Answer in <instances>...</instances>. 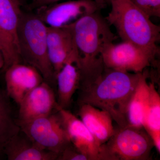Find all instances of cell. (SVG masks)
I'll use <instances>...</instances> for the list:
<instances>
[{
  "instance_id": "52a82bcc",
  "label": "cell",
  "mask_w": 160,
  "mask_h": 160,
  "mask_svg": "<svg viewBox=\"0 0 160 160\" xmlns=\"http://www.w3.org/2000/svg\"><path fill=\"white\" fill-rule=\"evenodd\" d=\"M22 12L18 0H0V49L5 62L4 72L12 65L22 62L18 36Z\"/></svg>"
},
{
  "instance_id": "7402d4cb",
  "label": "cell",
  "mask_w": 160,
  "mask_h": 160,
  "mask_svg": "<svg viewBox=\"0 0 160 160\" xmlns=\"http://www.w3.org/2000/svg\"><path fill=\"white\" fill-rule=\"evenodd\" d=\"M65 1L67 0H31L30 7L31 9L36 10L41 7Z\"/></svg>"
},
{
  "instance_id": "7a4b0ae2",
  "label": "cell",
  "mask_w": 160,
  "mask_h": 160,
  "mask_svg": "<svg viewBox=\"0 0 160 160\" xmlns=\"http://www.w3.org/2000/svg\"><path fill=\"white\" fill-rule=\"evenodd\" d=\"M99 11L86 15L68 26L77 57L80 83L91 82L102 73L105 67L102 58L103 49L116 38Z\"/></svg>"
},
{
  "instance_id": "9a60e30c",
  "label": "cell",
  "mask_w": 160,
  "mask_h": 160,
  "mask_svg": "<svg viewBox=\"0 0 160 160\" xmlns=\"http://www.w3.org/2000/svg\"><path fill=\"white\" fill-rule=\"evenodd\" d=\"M4 153L9 160H57L58 156L41 148L21 129L6 145Z\"/></svg>"
},
{
  "instance_id": "277c9868",
  "label": "cell",
  "mask_w": 160,
  "mask_h": 160,
  "mask_svg": "<svg viewBox=\"0 0 160 160\" xmlns=\"http://www.w3.org/2000/svg\"><path fill=\"white\" fill-rule=\"evenodd\" d=\"M47 32V26L36 14L22 12L18 36L22 60L37 69L52 86L56 82L48 55Z\"/></svg>"
},
{
  "instance_id": "ffe728a7",
  "label": "cell",
  "mask_w": 160,
  "mask_h": 160,
  "mask_svg": "<svg viewBox=\"0 0 160 160\" xmlns=\"http://www.w3.org/2000/svg\"><path fill=\"white\" fill-rule=\"evenodd\" d=\"M149 17H160V0H130Z\"/></svg>"
},
{
  "instance_id": "30bf717a",
  "label": "cell",
  "mask_w": 160,
  "mask_h": 160,
  "mask_svg": "<svg viewBox=\"0 0 160 160\" xmlns=\"http://www.w3.org/2000/svg\"><path fill=\"white\" fill-rule=\"evenodd\" d=\"M58 110L72 144L89 160H115L105 144L98 143L82 120L68 109L58 107Z\"/></svg>"
},
{
  "instance_id": "8992f818",
  "label": "cell",
  "mask_w": 160,
  "mask_h": 160,
  "mask_svg": "<svg viewBox=\"0 0 160 160\" xmlns=\"http://www.w3.org/2000/svg\"><path fill=\"white\" fill-rule=\"evenodd\" d=\"M115 160H146L154 147L151 137L143 128L118 127L105 144Z\"/></svg>"
},
{
  "instance_id": "ac0fdd59",
  "label": "cell",
  "mask_w": 160,
  "mask_h": 160,
  "mask_svg": "<svg viewBox=\"0 0 160 160\" xmlns=\"http://www.w3.org/2000/svg\"><path fill=\"white\" fill-rule=\"evenodd\" d=\"M143 127L160 152V97L153 83H149V95L144 111Z\"/></svg>"
},
{
  "instance_id": "5b68a950",
  "label": "cell",
  "mask_w": 160,
  "mask_h": 160,
  "mask_svg": "<svg viewBox=\"0 0 160 160\" xmlns=\"http://www.w3.org/2000/svg\"><path fill=\"white\" fill-rule=\"evenodd\" d=\"M18 124L38 146L58 155L71 143L58 110L47 116Z\"/></svg>"
},
{
  "instance_id": "5bb4252c",
  "label": "cell",
  "mask_w": 160,
  "mask_h": 160,
  "mask_svg": "<svg viewBox=\"0 0 160 160\" xmlns=\"http://www.w3.org/2000/svg\"><path fill=\"white\" fill-rule=\"evenodd\" d=\"M78 114L100 145L106 144L115 129L111 115L107 111L86 104H79Z\"/></svg>"
},
{
  "instance_id": "ba28073f",
  "label": "cell",
  "mask_w": 160,
  "mask_h": 160,
  "mask_svg": "<svg viewBox=\"0 0 160 160\" xmlns=\"http://www.w3.org/2000/svg\"><path fill=\"white\" fill-rule=\"evenodd\" d=\"M105 67L119 71L141 73L154 62L155 58L135 45L123 41L106 44L102 52Z\"/></svg>"
},
{
  "instance_id": "cb8c5ba5",
  "label": "cell",
  "mask_w": 160,
  "mask_h": 160,
  "mask_svg": "<svg viewBox=\"0 0 160 160\" xmlns=\"http://www.w3.org/2000/svg\"><path fill=\"white\" fill-rule=\"evenodd\" d=\"M4 65H5V62H4V57H3L2 52L0 49V69L2 70Z\"/></svg>"
},
{
  "instance_id": "e0dca14e",
  "label": "cell",
  "mask_w": 160,
  "mask_h": 160,
  "mask_svg": "<svg viewBox=\"0 0 160 160\" xmlns=\"http://www.w3.org/2000/svg\"><path fill=\"white\" fill-rule=\"evenodd\" d=\"M147 78L148 74L145 70L140 73L137 85L127 106V126L143 128V115L149 95V83L147 82Z\"/></svg>"
},
{
  "instance_id": "7c38bea8",
  "label": "cell",
  "mask_w": 160,
  "mask_h": 160,
  "mask_svg": "<svg viewBox=\"0 0 160 160\" xmlns=\"http://www.w3.org/2000/svg\"><path fill=\"white\" fill-rule=\"evenodd\" d=\"M4 72L6 93L18 105L27 93L45 81L37 69L26 63L13 64Z\"/></svg>"
},
{
  "instance_id": "2e32d148",
  "label": "cell",
  "mask_w": 160,
  "mask_h": 160,
  "mask_svg": "<svg viewBox=\"0 0 160 160\" xmlns=\"http://www.w3.org/2000/svg\"><path fill=\"white\" fill-rule=\"evenodd\" d=\"M81 80L80 69L74 62L66 63L56 76L58 86V107L67 109L72 96L78 90Z\"/></svg>"
},
{
  "instance_id": "3957f363",
  "label": "cell",
  "mask_w": 160,
  "mask_h": 160,
  "mask_svg": "<svg viewBox=\"0 0 160 160\" xmlns=\"http://www.w3.org/2000/svg\"><path fill=\"white\" fill-rule=\"evenodd\" d=\"M111 10L105 19L114 26L123 41L129 42L156 57L160 27L130 0H109Z\"/></svg>"
},
{
  "instance_id": "603a6c76",
  "label": "cell",
  "mask_w": 160,
  "mask_h": 160,
  "mask_svg": "<svg viewBox=\"0 0 160 160\" xmlns=\"http://www.w3.org/2000/svg\"><path fill=\"white\" fill-rule=\"evenodd\" d=\"M95 1L98 3L102 9L104 8L107 4H109V0H95Z\"/></svg>"
},
{
  "instance_id": "9c48e42d",
  "label": "cell",
  "mask_w": 160,
  "mask_h": 160,
  "mask_svg": "<svg viewBox=\"0 0 160 160\" xmlns=\"http://www.w3.org/2000/svg\"><path fill=\"white\" fill-rule=\"evenodd\" d=\"M101 9L95 0H67L36 9L35 14L47 26L63 28Z\"/></svg>"
},
{
  "instance_id": "4fadbf2b",
  "label": "cell",
  "mask_w": 160,
  "mask_h": 160,
  "mask_svg": "<svg viewBox=\"0 0 160 160\" xmlns=\"http://www.w3.org/2000/svg\"><path fill=\"white\" fill-rule=\"evenodd\" d=\"M47 44L49 61L56 76L66 63H77L72 34L69 27L47 26Z\"/></svg>"
},
{
  "instance_id": "d6986e66",
  "label": "cell",
  "mask_w": 160,
  "mask_h": 160,
  "mask_svg": "<svg viewBox=\"0 0 160 160\" xmlns=\"http://www.w3.org/2000/svg\"><path fill=\"white\" fill-rule=\"evenodd\" d=\"M12 112L10 98L0 88V160L5 156L6 145L21 130Z\"/></svg>"
},
{
  "instance_id": "6da1fadb",
  "label": "cell",
  "mask_w": 160,
  "mask_h": 160,
  "mask_svg": "<svg viewBox=\"0 0 160 160\" xmlns=\"http://www.w3.org/2000/svg\"><path fill=\"white\" fill-rule=\"evenodd\" d=\"M141 73L105 67L94 80L80 84L78 104H89L105 110L110 114L118 127H126L127 106Z\"/></svg>"
},
{
  "instance_id": "44dd1931",
  "label": "cell",
  "mask_w": 160,
  "mask_h": 160,
  "mask_svg": "<svg viewBox=\"0 0 160 160\" xmlns=\"http://www.w3.org/2000/svg\"><path fill=\"white\" fill-rule=\"evenodd\" d=\"M57 160H89V159L71 143L60 153Z\"/></svg>"
},
{
  "instance_id": "8fae6325",
  "label": "cell",
  "mask_w": 160,
  "mask_h": 160,
  "mask_svg": "<svg viewBox=\"0 0 160 160\" xmlns=\"http://www.w3.org/2000/svg\"><path fill=\"white\" fill-rule=\"evenodd\" d=\"M18 105V123L47 116L57 111L58 107L54 90L45 81L27 93Z\"/></svg>"
}]
</instances>
